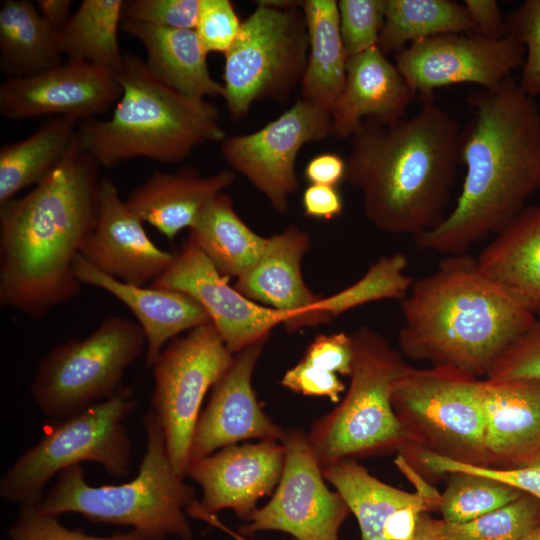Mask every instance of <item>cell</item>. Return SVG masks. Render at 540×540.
Instances as JSON below:
<instances>
[{"instance_id":"41","label":"cell","mask_w":540,"mask_h":540,"mask_svg":"<svg viewBox=\"0 0 540 540\" xmlns=\"http://www.w3.org/2000/svg\"><path fill=\"white\" fill-rule=\"evenodd\" d=\"M10 540H146L137 531L94 536L80 530H70L57 517L43 513L37 504L22 505L8 530Z\"/></svg>"},{"instance_id":"10","label":"cell","mask_w":540,"mask_h":540,"mask_svg":"<svg viewBox=\"0 0 540 540\" xmlns=\"http://www.w3.org/2000/svg\"><path fill=\"white\" fill-rule=\"evenodd\" d=\"M392 406L414 446L485 466L481 378L451 368L409 365L395 384Z\"/></svg>"},{"instance_id":"47","label":"cell","mask_w":540,"mask_h":540,"mask_svg":"<svg viewBox=\"0 0 540 540\" xmlns=\"http://www.w3.org/2000/svg\"><path fill=\"white\" fill-rule=\"evenodd\" d=\"M463 5L473 25V34L500 39L507 35L505 18L496 0H464Z\"/></svg>"},{"instance_id":"31","label":"cell","mask_w":540,"mask_h":540,"mask_svg":"<svg viewBox=\"0 0 540 540\" xmlns=\"http://www.w3.org/2000/svg\"><path fill=\"white\" fill-rule=\"evenodd\" d=\"M58 31L27 0H5L0 8V63L11 77L34 75L63 62Z\"/></svg>"},{"instance_id":"1","label":"cell","mask_w":540,"mask_h":540,"mask_svg":"<svg viewBox=\"0 0 540 540\" xmlns=\"http://www.w3.org/2000/svg\"><path fill=\"white\" fill-rule=\"evenodd\" d=\"M99 169L76 134L46 178L0 205L2 307L38 319L79 294L74 263L96 225Z\"/></svg>"},{"instance_id":"27","label":"cell","mask_w":540,"mask_h":540,"mask_svg":"<svg viewBox=\"0 0 540 540\" xmlns=\"http://www.w3.org/2000/svg\"><path fill=\"white\" fill-rule=\"evenodd\" d=\"M120 28L142 44L144 61L161 82L196 99L223 97V84L212 78L208 53L195 30L169 29L129 19H122Z\"/></svg>"},{"instance_id":"6","label":"cell","mask_w":540,"mask_h":540,"mask_svg":"<svg viewBox=\"0 0 540 540\" xmlns=\"http://www.w3.org/2000/svg\"><path fill=\"white\" fill-rule=\"evenodd\" d=\"M146 451L137 475L116 485H90L82 465L58 474L37 504L45 514L77 513L92 522L131 526L146 540L192 538L186 517L193 489L174 469L162 426L150 409L143 418Z\"/></svg>"},{"instance_id":"19","label":"cell","mask_w":540,"mask_h":540,"mask_svg":"<svg viewBox=\"0 0 540 540\" xmlns=\"http://www.w3.org/2000/svg\"><path fill=\"white\" fill-rule=\"evenodd\" d=\"M284 459L280 441L236 444L192 461L186 476L202 490V510L215 514L230 509L248 521L258 500L276 489Z\"/></svg>"},{"instance_id":"38","label":"cell","mask_w":540,"mask_h":540,"mask_svg":"<svg viewBox=\"0 0 540 540\" xmlns=\"http://www.w3.org/2000/svg\"><path fill=\"white\" fill-rule=\"evenodd\" d=\"M405 458L407 461H416L420 467L431 474L440 475L455 472L480 474L510 485L524 494H529L540 500V455L525 466L511 469L469 465L438 456L417 446L410 447L405 452Z\"/></svg>"},{"instance_id":"50","label":"cell","mask_w":540,"mask_h":540,"mask_svg":"<svg viewBox=\"0 0 540 540\" xmlns=\"http://www.w3.org/2000/svg\"><path fill=\"white\" fill-rule=\"evenodd\" d=\"M71 0H37L36 6L44 20L55 30H60L69 20Z\"/></svg>"},{"instance_id":"37","label":"cell","mask_w":540,"mask_h":540,"mask_svg":"<svg viewBox=\"0 0 540 540\" xmlns=\"http://www.w3.org/2000/svg\"><path fill=\"white\" fill-rule=\"evenodd\" d=\"M540 524V500L523 494L517 500L465 523L437 519L450 540H519Z\"/></svg>"},{"instance_id":"9","label":"cell","mask_w":540,"mask_h":540,"mask_svg":"<svg viewBox=\"0 0 540 540\" xmlns=\"http://www.w3.org/2000/svg\"><path fill=\"white\" fill-rule=\"evenodd\" d=\"M146 350L137 322L105 318L85 338L54 346L39 362L30 392L43 415L60 421L112 398L126 370Z\"/></svg>"},{"instance_id":"8","label":"cell","mask_w":540,"mask_h":540,"mask_svg":"<svg viewBox=\"0 0 540 540\" xmlns=\"http://www.w3.org/2000/svg\"><path fill=\"white\" fill-rule=\"evenodd\" d=\"M135 406L133 390L122 387L112 398L55 421L2 476L1 498L21 506L39 504L52 477L84 462H95L113 476H127L133 446L125 421Z\"/></svg>"},{"instance_id":"30","label":"cell","mask_w":540,"mask_h":540,"mask_svg":"<svg viewBox=\"0 0 540 540\" xmlns=\"http://www.w3.org/2000/svg\"><path fill=\"white\" fill-rule=\"evenodd\" d=\"M327 482L341 495L356 517L361 540H385L384 530L392 515L400 508L416 503L437 506L416 492L411 493L389 485L355 459L341 460L321 467Z\"/></svg>"},{"instance_id":"40","label":"cell","mask_w":540,"mask_h":540,"mask_svg":"<svg viewBox=\"0 0 540 540\" xmlns=\"http://www.w3.org/2000/svg\"><path fill=\"white\" fill-rule=\"evenodd\" d=\"M337 4L348 58L377 46L384 22V0H340Z\"/></svg>"},{"instance_id":"17","label":"cell","mask_w":540,"mask_h":540,"mask_svg":"<svg viewBox=\"0 0 540 540\" xmlns=\"http://www.w3.org/2000/svg\"><path fill=\"white\" fill-rule=\"evenodd\" d=\"M228 280L188 237L166 272L150 286L178 290L198 301L227 348L236 354L252 344L266 342L286 317L248 299Z\"/></svg>"},{"instance_id":"45","label":"cell","mask_w":540,"mask_h":540,"mask_svg":"<svg viewBox=\"0 0 540 540\" xmlns=\"http://www.w3.org/2000/svg\"><path fill=\"white\" fill-rule=\"evenodd\" d=\"M301 360L350 377L353 362L352 337L344 332L320 334L309 344Z\"/></svg>"},{"instance_id":"53","label":"cell","mask_w":540,"mask_h":540,"mask_svg":"<svg viewBox=\"0 0 540 540\" xmlns=\"http://www.w3.org/2000/svg\"><path fill=\"white\" fill-rule=\"evenodd\" d=\"M519 540H540V524L527 532Z\"/></svg>"},{"instance_id":"3","label":"cell","mask_w":540,"mask_h":540,"mask_svg":"<svg viewBox=\"0 0 540 540\" xmlns=\"http://www.w3.org/2000/svg\"><path fill=\"white\" fill-rule=\"evenodd\" d=\"M460 128L428 103L413 116L365 119L351 137L344 181L357 189L368 220L416 237L444 218L460 162Z\"/></svg>"},{"instance_id":"13","label":"cell","mask_w":540,"mask_h":540,"mask_svg":"<svg viewBox=\"0 0 540 540\" xmlns=\"http://www.w3.org/2000/svg\"><path fill=\"white\" fill-rule=\"evenodd\" d=\"M332 136L331 113L299 98L277 119L244 135L226 137L220 152L231 170L244 176L278 213L298 189L295 162L306 143Z\"/></svg>"},{"instance_id":"39","label":"cell","mask_w":540,"mask_h":540,"mask_svg":"<svg viewBox=\"0 0 540 540\" xmlns=\"http://www.w3.org/2000/svg\"><path fill=\"white\" fill-rule=\"evenodd\" d=\"M507 34L525 51L521 89L534 99L540 94V0H526L505 17Z\"/></svg>"},{"instance_id":"42","label":"cell","mask_w":540,"mask_h":540,"mask_svg":"<svg viewBox=\"0 0 540 540\" xmlns=\"http://www.w3.org/2000/svg\"><path fill=\"white\" fill-rule=\"evenodd\" d=\"M486 378L540 380V321L536 320L507 346Z\"/></svg>"},{"instance_id":"4","label":"cell","mask_w":540,"mask_h":540,"mask_svg":"<svg viewBox=\"0 0 540 540\" xmlns=\"http://www.w3.org/2000/svg\"><path fill=\"white\" fill-rule=\"evenodd\" d=\"M398 346L404 358L477 378L490 369L536 316L466 253L447 255L414 280L401 301Z\"/></svg>"},{"instance_id":"16","label":"cell","mask_w":540,"mask_h":540,"mask_svg":"<svg viewBox=\"0 0 540 540\" xmlns=\"http://www.w3.org/2000/svg\"><path fill=\"white\" fill-rule=\"evenodd\" d=\"M121 94L116 71L67 59L43 72L5 80L0 86V112L10 120L52 115L81 122L105 114Z\"/></svg>"},{"instance_id":"48","label":"cell","mask_w":540,"mask_h":540,"mask_svg":"<svg viewBox=\"0 0 540 540\" xmlns=\"http://www.w3.org/2000/svg\"><path fill=\"white\" fill-rule=\"evenodd\" d=\"M304 214L311 218L331 220L343 212V198L337 187L310 184L303 192Z\"/></svg>"},{"instance_id":"21","label":"cell","mask_w":540,"mask_h":540,"mask_svg":"<svg viewBox=\"0 0 540 540\" xmlns=\"http://www.w3.org/2000/svg\"><path fill=\"white\" fill-rule=\"evenodd\" d=\"M310 246L306 231L289 226L267 238L258 262L234 285L248 299L284 314L289 333L330 322L317 308L322 297L309 289L302 275Z\"/></svg>"},{"instance_id":"11","label":"cell","mask_w":540,"mask_h":540,"mask_svg":"<svg viewBox=\"0 0 540 540\" xmlns=\"http://www.w3.org/2000/svg\"><path fill=\"white\" fill-rule=\"evenodd\" d=\"M257 3L224 54L223 98L234 119L245 116L258 100L286 101L307 64L303 1L281 7Z\"/></svg>"},{"instance_id":"22","label":"cell","mask_w":540,"mask_h":540,"mask_svg":"<svg viewBox=\"0 0 540 540\" xmlns=\"http://www.w3.org/2000/svg\"><path fill=\"white\" fill-rule=\"evenodd\" d=\"M485 460L511 469L540 455V380L482 379Z\"/></svg>"},{"instance_id":"24","label":"cell","mask_w":540,"mask_h":540,"mask_svg":"<svg viewBox=\"0 0 540 540\" xmlns=\"http://www.w3.org/2000/svg\"><path fill=\"white\" fill-rule=\"evenodd\" d=\"M415 97L396 64L377 46L350 57L343 91L331 112L332 136L351 138L365 119L406 117Z\"/></svg>"},{"instance_id":"12","label":"cell","mask_w":540,"mask_h":540,"mask_svg":"<svg viewBox=\"0 0 540 540\" xmlns=\"http://www.w3.org/2000/svg\"><path fill=\"white\" fill-rule=\"evenodd\" d=\"M234 355L208 323L171 340L151 365V410L162 426L172 465L183 478L203 400L229 369Z\"/></svg>"},{"instance_id":"46","label":"cell","mask_w":540,"mask_h":540,"mask_svg":"<svg viewBox=\"0 0 540 540\" xmlns=\"http://www.w3.org/2000/svg\"><path fill=\"white\" fill-rule=\"evenodd\" d=\"M281 385L295 393L327 397L335 403L345 391V384L338 374L318 368L303 360L285 372Z\"/></svg>"},{"instance_id":"18","label":"cell","mask_w":540,"mask_h":540,"mask_svg":"<svg viewBox=\"0 0 540 540\" xmlns=\"http://www.w3.org/2000/svg\"><path fill=\"white\" fill-rule=\"evenodd\" d=\"M264 343L257 342L236 353L212 388L194 430L190 463L244 440L281 441L285 430L266 415L252 387Z\"/></svg>"},{"instance_id":"51","label":"cell","mask_w":540,"mask_h":540,"mask_svg":"<svg viewBox=\"0 0 540 540\" xmlns=\"http://www.w3.org/2000/svg\"><path fill=\"white\" fill-rule=\"evenodd\" d=\"M411 540H450L442 534L437 526V519L431 518L427 513H423L418 521V526L414 537Z\"/></svg>"},{"instance_id":"34","label":"cell","mask_w":540,"mask_h":540,"mask_svg":"<svg viewBox=\"0 0 540 540\" xmlns=\"http://www.w3.org/2000/svg\"><path fill=\"white\" fill-rule=\"evenodd\" d=\"M125 0H83L67 23L58 30L63 56L117 71L123 61L118 29Z\"/></svg>"},{"instance_id":"49","label":"cell","mask_w":540,"mask_h":540,"mask_svg":"<svg viewBox=\"0 0 540 540\" xmlns=\"http://www.w3.org/2000/svg\"><path fill=\"white\" fill-rule=\"evenodd\" d=\"M346 161L336 153H321L306 165L304 177L310 184L334 186L344 181Z\"/></svg>"},{"instance_id":"5","label":"cell","mask_w":540,"mask_h":540,"mask_svg":"<svg viewBox=\"0 0 540 540\" xmlns=\"http://www.w3.org/2000/svg\"><path fill=\"white\" fill-rule=\"evenodd\" d=\"M116 74L122 94L111 117L77 128L80 149L100 167L135 158L178 163L197 146L226 138L214 104L161 82L139 56L125 53Z\"/></svg>"},{"instance_id":"23","label":"cell","mask_w":540,"mask_h":540,"mask_svg":"<svg viewBox=\"0 0 540 540\" xmlns=\"http://www.w3.org/2000/svg\"><path fill=\"white\" fill-rule=\"evenodd\" d=\"M74 273L81 284L108 292L133 313L145 334L148 367L160 351L181 333L211 323L202 305L184 292L124 283L100 272L81 255L75 260Z\"/></svg>"},{"instance_id":"14","label":"cell","mask_w":540,"mask_h":540,"mask_svg":"<svg viewBox=\"0 0 540 540\" xmlns=\"http://www.w3.org/2000/svg\"><path fill=\"white\" fill-rule=\"evenodd\" d=\"M280 481L270 501L257 508L240 532H286L295 540H339V529L350 510L337 491L325 484L322 468L300 429L285 431Z\"/></svg>"},{"instance_id":"7","label":"cell","mask_w":540,"mask_h":540,"mask_svg":"<svg viewBox=\"0 0 540 540\" xmlns=\"http://www.w3.org/2000/svg\"><path fill=\"white\" fill-rule=\"evenodd\" d=\"M350 385L339 406L307 434L321 467L345 460L399 453L413 440L392 406L396 382L409 366L380 333L361 326L351 334Z\"/></svg>"},{"instance_id":"25","label":"cell","mask_w":540,"mask_h":540,"mask_svg":"<svg viewBox=\"0 0 540 540\" xmlns=\"http://www.w3.org/2000/svg\"><path fill=\"white\" fill-rule=\"evenodd\" d=\"M234 180L235 172L230 169L210 176H201L192 167L174 172L155 170L125 201L143 223L172 240L183 229H190L208 202Z\"/></svg>"},{"instance_id":"26","label":"cell","mask_w":540,"mask_h":540,"mask_svg":"<svg viewBox=\"0 0 540 540\" xmlns=\"http://www.w3.org/2000/svg\"><path fill=\"white\" fill-rule=\"evenodd\" d=\"M478 255L480 269L540 315V205L524 207Z\"/></svg>"},{"instance_id":"15","label":"cell","mask_w":540,"mask_h":540,"mask_svg":"<svg viewBox=\"0 0 540 540\" xmlns=\"http://www.w3.org/2000/svg\"><path fill=\"white\" fill-rule=\"evenodd\" d=\"M524 47L512 36L489 39L473 33H446L410 44L395 64L415 95L432 103L438 88L469 83L499 87L522 66Z\"/></svg>"},{"instance_id":"29","label":"cell","mask_w":540,"mask_h":540,"mask_svg":"<svg viewBox=\"0 0 540 540\" xmlns=\"http://www.w3.org/2000/svg\"><path fill=\"white\" fill-rule=\"evenodd\" d=\"M189 238L220 273L237 279L255 266L267 243L240 218L231 196L223 192L205 206Z\"/></svg>"},{"instance_id":"20","label":"cell","mask_w":540,"mask_h":540,"mask_svg":"<svg viewBox=\"0 0 540 540\" xmlns=\"http://www.w3.org/2000/svg\"><path fill=\"white\" fill-rule=\"evenodd\" d=\"M143 224L121 199L112 179L104 177L96 225L80 255L94 268L119 281L150 285L166 272L175 253L159 248Z\"/></svg>"},{"instance_id":"28","label":"cell","mask_w":540,"mask_h":540,"mask_svg":"<svg viewBox=\"0 0 540 540\" xmlns=\"http://www.w3.org/2000/svg\"><path fill=\"white\" fill-rule=\"evenodd\" d=\"M337 3L335 0H305L302 3L309 50L300 83V98L330 113L343 91L348 60Z\"/></svg>"},{"instance_id":"35","label":"cell","mask_w":540,"mask_h":540,"mask_svg":"<svg viewBox=\"0 0 540 540\" xmlns=\"http://www.w3.org/2000/svg\"><path fill=\"white\" fill-rule=\"evenodd\" d=\"M408 260L397 252L380 257L366 273L345 289L322 297L317 308L329 321L358 306L386 299L401 301L408 294L413 279L405 273Z\"/></svg>"},{"instance_id":"52","label":"cell","mask_w":540,"mask_h":540,"mask_svg":"<svg viewBox=\"0 0 540 540\" xmlns=\"http://www.w3.org/2000/svg\"><path fill=\"white\" fill-rule=\"evenodd\" d=\"M189 508L190 509H188V514H190L193 517L205 520L213 526L219 527L220 529L225 531L227 534H229L233 538V540H250L247 537H245L243 534L236 533L233 530L229 529L224 524H222L217 519L215 514L207 513L204 510H202L199 507V504L197 503V501L193 503Z\"/></svg>"},{"instance_id":"44","label":"cell","mask_w":540,"mask_h":540,"mask_svg":"<svg viewBox=\"0 0 540 540\" xmlns=\"http://www.w3.org/2000/svg\"><path fill=\"white\" fill-rule=\"evenodd\" d=\"M199 0H128L123 19L169 28L195 30Z\"/></svg>"},{"instance_id":"33","label":"cell","mask_w":540,"mask_h":540,"mask_svg":"<svg viewBox=\"0 0 540 540\" xmlns=\"http://www.w3.org/2000/svg\"><path fill=\"white\" fill-rule=\"evenodd\" d=\"M446 33H473L463 5L452 0H384V22L377 47L399 53L410 44Z\"/></svg>"},{"instance_id":"32","label":"cell","mask_w":540,"mask_h":540,"mask_svg":"<svg viewBox=\"0 0 540 540\" xmlns=\"http://www.w3.org/2000/svg\"><path fill=\"white\" fill-rule=\"evenodd\" d=\"M79 122L54 117L34 133L0 149V205L36 186L64 159L77 134Z\"/></svg>"},{"instance_id":"2","label":"cell","mask_w":540,"mask_h":540,"mask_svg":"<svg viewBox=\"0 0 540 540\" xmlns=\"http://www.w3.org/2000/svg\"><path fill=\"white\" fill-rule=\"evenodd\" d=\"M472 117L460 132L466 174L453 210L414 237L422 250L466 253L496 234L540 187V111L511 76L467 99Z\"/></svg>"},{"instance_id":"36","label":"cell","mask_w":540,"mask_h":540,"mask_svg":"<svg viewBox=\"0 0 540 540\" xmlns=\"http://www.w3.org/2000/svg\"><path fill=\"white\" fill-rule=\"evenodd\" d=\"M523 494L487 476L455 472L451 473L441 493L439 511L443 521L465 523L515 501Z\"/></svg>"},{"instance_id":"43","label":"cell","mask_w":540,"mask_h":540,"mask_svg":"<svg viewBox=\"0 0 540 540\" xmlns=\"http://www.w3.org/2000/svg\"><path fill=\"white\" fill-rule=\"evenodd\" d=\"M241 24L229 0H199L195 32L207 53L225 54L235 41Z\"/></svg>"}]
</instances>
